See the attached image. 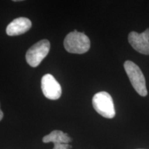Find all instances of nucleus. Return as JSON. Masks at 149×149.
<instances>
[{"label": "nucleus", "instance_id": "obj_1", "mask_svg": "<svg viewBox=\"0 0 149 149\" xmlns=\"http://www.w3.org/2000/svg\"><path fill=\"white\" fill-rule=\"evenodd\" d=\"M64 46L68 53L84 54L90 49L91 42L88 37L84 33L74 30L73 32L68 33L65 37Z\"/></svg>", "mask_w": 149, "mask_h": 149}, {"label": "nucleus", "instance_id": "obj_2", "mask_svg": "<svg viewBox=\"0 0 149 149\" xmlns=\"http://www.w3.org/2000/svg\"><path fill=\"white\" fill-rule=\"evenodd\" d=\"M125 71L130 83L139 95L146 97L148 91L146 86V80L139 67L131 61H126L124 64Z\"/></svg>", "mask_w": 149, "mask_h": 149}, {"label": "nucleus", "instance_id": "obj_3", "mask_svg": "<svg viewBox=\"0 0 149 149\" xmlns=\"http://www.w3.org/2000/svg\"><path fill=\"white\" fill-rule=\"evenodd\" d=\"M93 106L95 110L102 117L112 119L115 115L113 100L109 93L102 91L96 93L93 97Z\"/></svg>", "mask_w": 149, "mask_h": 149}, {"label": "nucleus", "instance_id": "obj_4", "mask_svg": "<svg viewBox=\"0 0 149 149\" xmlns=\"http://www.w3.org/2000/svg\"><path fill=\"white\" fill-rule=\"evenodd\" d=\"M50 47L51 44L47 40H42L35 44L28 50L26 54L28 64L32 67L38 66L49 53Z\"/></svg>", "mask_w": 149, "mask_h": 149}, {"label": "nucleus", "instance_id": "obj_5", "mask_svg": "<svg viewBox=\"0 0 149 149\" xmlns=\"http://www.w3.org/2000/svg\"><path fill=\"white\" fill-rule=\"evenodd\" d=\"M43 94L49 100H58L61 95V87L58 81L51 74H46L42 78Z\"/></svg>", "mask_w": 149, "mask_h": 149}, {"label": "nucleus", "instance_id": "obj_6", "mask_svg": "<svg viewBox=\"0 0 149 149\" xmlns=\"http://www.w3.org/2000/svg\"><path fill=\"white\" fill-rule=\"evenodd\" d=\"M128 40L135 51L144 55H149V28L141 33L132 31L128 34Z\"/></svg>", "mask_w": 149, "mask_h": 149}, {"label": "nucleus", "instance_id": "obj_7", "mask_svg": "<svg viewBox=\"0 0 149 149\" xmlns=\"http://www.w3.org/2000/svg\"><path fill=\"white\" fill-rule=\"evenodd\" d=\"M32 26L29 19L19 17L13 20L6 28V33L9 36H17L26 33Z\"/></svg>", "mask_w": 149, "mask_h": 149}, {"label": "nucleus", "instance_id": "obj_8", "mask_svg": "<svg viewBox=\"0 0 149 149\" xmlns=\"http://www.w3.org/2000/svg\"><path fill=\"white\" fill-rule=\"evenodd\" d=\"M43 142H53L55 144H68L72 139L67 133H65L61 130H55L51 133L43 137Z\"/></svg>", "mask_w": 149, "mask_h": 149}, {"label": "nucleus", "instance_id": "obj_9", "mask_svg": "<svg viewBox=\"0 0 149 149\" xmlns=\"http://www.w3.org/2000/svg\"><path fill=\"white\" fill-rule=\"evenodd\" d=\"M72 146L68 144H55L53 149H70Z\"/></svg>", "mask_w": 149, "mask_h": 149}, {"label": "nucleus", "instance_id": "obj_10", "mask_svg": "<svg viewBox=\"0 0 149 149\" xmlns=\"http://www.w3.org/2000/svg\"><path fill=\"white\" fill-rule=\"evenodd\" d=\"M3 117V112L1 111V109H0V121L2 120Z\"/></svg>", "mask_w": 149, "mask_h": 149}]
</instances>
